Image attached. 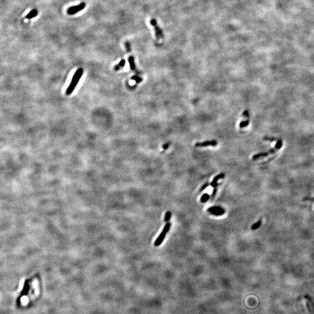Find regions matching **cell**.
I'll return each instance as SVG.
<instances>
[{
    "instance_id": "1",
    "label": "cell",
    "mask_w": 314,
    "mask_h": 314,
    "mask_svg": "<svg viewBox=\"0 0 314 314\" xmlns=\"http://www.w3.org/2000/svg\"><path fill=\"white\" fill-rule=\"evenodd\" d=\"M83 74V69L82 68H79L76 70V71L75 72L74 76L72 77L69 86H68L67 90H66V94L67 95H70L73 93V91L75 90V88H76L80 79H81Z\"/></svg>"
},
{
    "instance_id": "2",
    "label": "cell",
    "mask_w": 314,
    "mask_h": 314,
    "mask_svg": "<svg viewBox=\"0 0 314 314\" xmlns=\"http://www.w3.org/2000/svg\"><path fill=\"white\" fill-rule=\"evenodd\" d=\"M282 145H283L282 141L280 139H279V140H278V142H277V143H276V145L274 147H273L272 148H271V150L268 151L267 152H261V153H258V154H257L255 155H254V156L252 157V160H255L260 159L261 158L267 157V156H268L269 155L274 154V153L276 151H278V150H279L280 148L282 147Z\"/></svg>"
},
{
    "instance_id": "3",
    "label": "cell",
    "mask_w": 314,
    "mask_h": 314,
    "mask_svg": "<svg viewBox=\"0 0 314 314\" xmlns=\"http://www.w3.org/2000/svg\"><path fill=\"white\" fill-rule=\"evenodd\" d=\"M171 223L170 222H167L166 225L164 226V229H163L162 231L160 233V234L159 235V236H158V238L155 240V242L154 243V245L155 246H159L160 244H162V243L163 242V241L164 240L165 236H166V234L167 233V232H169L170 230V228H171Z\"/></svg>"
},
{
    "instance_id": "4",
    "label": "cell",
    "mask_w": 314,
    "mask_h": 314,
    "mask_svg": "<svg viewBox=\"0 0 314 314\" xmlns=\"http://www.w3.org/2000/svg\"><path fill=\"white\" fill-rule=\"evenodd\" d=\"M150 23L153 27H154L155 30V36H156L157 40H159L160 39H163L164 37V33H163L162 29L159 27V26L157 25V22L155 19H152L150 20Z\"/></svg>"
},
{
    "instance_id": "5",
    "label": "cell",
    "mask_w": 314,
    "mask_h": 314,
    "mask_svg": "<svg viewBox=\"0 0 314 314\" xmlns=\"http://www.w3.org/2000/svg\"><path fill=\"white\" fill-rule=\"evenodd\" d=\"M86 4L85 2H82V3L77 5H76V6H73L71 7H69V8H68L67 10V13L68 15H75V14L77 13V12H79L82 11L83 9H84L85 8V7H86Z\"/></svg>"
},
{
    "instance_id": "6",
    "label": "cell",
    "mask_w": 314,
    "mask_h": 314,
    "mask_svg": "<svg viewBox=\"0 0 314 314\" xmlns=\"http://www.w3.org/2000/svg\"><path fill=\"white\" fill-rule=\"evenodd\" d=\"M207 211L209 212L212 215L216 216L222 215L225 212V210L221 207H212L209 208L207 209Z\"/></svg>"
},
{
    "instance_id": "7",
    "label": "cell",
    "mask_w": 314,
    "mask_h": 314,
    "mask_svg": "<svg viewBox=\"0 0 314 314\" xmlns=\"http://www.w3.org/2000/svg\"><path fill=\"white\" fill-rule=\"evenodd\" d=\"M218 144V143L216 140L212 141H206L202 143H195V146L197 147H204L207 146H216Z\"/></svg>"
},
{
    "instance_id": "8",
    "label": "cell",
    "mask_w": 314,
    "mask_h": 314,
    "mask_svg": "<svg viewBox=\"0 0 314 314\" xmlns=\"http://www.w3.org/2000/svg\"><path fill=\"white\" fill-rule=\"evenodd\" d=\"M225 178V174L222 173L221 174H219L218 175L216 176L215 178H214L213 180H212V181L211 183V185L212 186V187H213L214 188H216V186H218V183H217V181H218L219 179H223Z\"/></svg>"
},
{
    "instance_id": "9",
    "label": "cell",
    "mask_w": 314,
    "mask_h": 314,
    "mask_svg": "<svg viewBox=\"0 0 314 314\" xmlns=\"http://www.w3.org/2000/svg\"><path fill=\"white\" fill-rule=\"evenodd\" d=\"M38 13H39L38 10L36 9H32L31 11L29 12V13H28L27 15L26 16V18L30 19L35 18V17H36L37 15H38Z\"/></svg>"
},
{
    "instance_id": "10",
    "label": "cell",
    "mask_w": 314,
    "mask_h": 314,
    "mask_svg": "<svg viewBox=\"0 0 314 314\" xmlns=\"http://www.w3.org/2000/svg\"><path fill=\"white\" fill-rule=\"evenodd\" d=\"M128 61H129V65H130V69L134 72L136 71V67L135 62H134V56H129Z\"/></svg>"
},
{
    "instance_id": "11",
    "label": "cell",
    "mask_w": 314,
    "mask_h": 314,
    "mask_svg": "<svg viewBox=\"0 0 314 314\" xmlns=\"http://www.w3.org/2000/svg\"><path fill=\"white\" fill-rule=\"evenodd\" d=\"M125 63H126V61H125L124 59H123V60H122L120 61L119 63H118V64L115 66L114 70H115V71H118V70H120V69H122V68H123L125 67Z\"/></svg>"
},
{
    "instance_id": "12",
    "label": "cell",
    "mask_w": 314,
    "mask_h": 314,
    "mask_svg": "<svg viewBox=\"0 0 314 314\" xmlns=\"http://www.w3.org/2000/svg\"><path fill=\"white\" fill-rule=\"evenodd\" d=\"M304 298H305L306 300H307L309 303H310L311 308H312V314H314V303H313L312 298H311L310 296H309L308 295H305V296H304Z\"/></svg>"
},
{
    "instance_id": "13",
    "label": "cell",
    "mask_w": 314,
    "mask_h": 314,
    "mask_svg": "<svg viewBox=\"0 0 314 314\" xmlns=\"http://www.w3.org/2000/svg\"><path fill=\"white\" fill-rule=\"evenodd\" d=\"M261 224H262V220L261 219H259L258 221H257V222L254 223L253 225L251 226V230H255L257 229H258L261 226Z\"/></svg>"
},
{
    "instance_id": "14",
    "label": "cell",
    "mask_w": 314,
    "mask_h": 314,
    "mask_svg": "<svg viewBox=\"0 0 314 314\" xmlns=\"http://www.w3.org/2000/svg\"><path fill=\"white\" fill-rule=\"evenodd\" d=\"M209 194H208L207 193H205V194H203L201 196V197L200 201L202 203H204L205 202H207V201L209 200Z\"/></svg>"
},
{
    "instance_id": "15",
    "label": "cell",
    "mask_w": 314,
    "mask_h": 314,
    "mask_svg": "<svg viewBox=\"0 0 314 314\" xmlns=\"http://www.w3.org/2000/svg\"><path fill=\"white\" fill-rule=\"evenodd\" d=\"M249 122H250L249 119H247L245 120H244V121L241 122L240 125H239L240 127V128H244V127H247L248 125H249Z\"/></svg>"
},
{
    "instance_id": "16",
    "label": "cell",
    "mask_w": 314,
    "mask_h": 314,
    "mask_svg": "<svg viewBox=\"0 0 314 314\" xmlns=\"http://www.w3.org/2000/svg\"><path fill=\"white\" fill-rule=\"evenodd\" d=\"M125 48L126 49V51L127 53H130L132 51V48H131V44L130 43V42L127 41L125 42Z\"/></svg>"
},
{
    "instance_id": "17",
    "label": "cell",
    "mask_w": 314,
    "mask_h": 314,
    "mask_svg": "<svg viewBox=\"0 0 314 314\" xmlns=\"http://www.w3.org/2000/svg\"><path fill=\"white\" fill-rule=\"evenodd\" d=\"M172 215L171 212L170 211H167L166 212V214H165V219L164 221L165 222H168L170 220V219H171V217Z\"/></svg>"
},
{
    "instance_id": "18",
    "label": "cell",
    "mask_w": 314,
    "mask_h": 314,
    "mask_svg": "<svg viewBox=\"0 0 314 314\" xmlns=\"http://www.w3.org/2000/svg\"><path fill=\"white\" fill-rule=\"evenodd\" d=\"M132 79L134 80L136 82V83H141L143 81V79L140 77L137 76V75H134V76H132Z\"/></svg>"
},
{
    "instance_id": "19",
    "label": "cell",
    "mask_w": 314,
    "mask_h": 314,
    "mask_svg": "<svg viewBox=\"0 0 314 314\" xmlns=\"http://www.w3.org/2000/svg\"><path fill=\"white\" fill-rule=\"evenodd\" d=\"M264 140H266V141H275L276 140H277V138H274V137H264Z\"/></svg>"
},
{
    "instance_id": "20",
    "label": "cell",
    "mask_w": 314,
    "mask_h": 314,
    "mask_svg": "<svg viewBox=\"0 0 314 314\" xmlns=\"http://www.w3.org/2000/svg\"><path fill=\"white\" fill-rule=\"evenodd\" d=\"M243 116H244V117H245V118H247V119H249V118H250V114H249V111H248L247 109L245 110L244 111V112H243Z\"/></svg>"
},
{
    "instance_id": "21",
    "label": "cell",
    "mask_w": 314,
    "mask_h": 314,
    "mask_svg": "<svg viewBox=\"0 0 314 314\" xmlns=\"http://www.w3.org/2000/svg\"><path fill=\"white\" fill-rule=\"evenodd\" d=\"M306 307H307V309H308V310L309 311V312L312 314V308H311V307L310 306V304H309V302L307 300H306Z\"/></svg>"
},
{
    "instance_id": "22",
    "label": "cell",
    "mask_w": 314,
    "mask_h": 314,
    "mask_svg": "<svg viewBox=\"0 0 314 314\" xmlns=\"http://www.w3.org/2000/svg\"><path fill=\"white\" fill-rule=\"evenodd\" d=\"M208 186H209V183H208V182H207V183H205L204 185L202 186L201 188H200V192H202V191H203V190H204L205 189V188H207V187Z\"/></svg>"
},
{
    "instance_id": "23",
    "label": "cell",
    "mask_w": 314,
    "mask_h": 314,
    "mask_svg": "<svg viewBox=\"0 0 314 314\" xmlns=\"http://www.w3.org/2000/svg\"><path fill=\"white\" fill-rule=\"evenodd\" d=\"M170 144H171V143H165V144H164V145H163V146H162L163 149L165 150H167V148H168L169 147Z\"/></svg>"
},
{
    "instance_id": "24",
    "label": "cell",
    "mask_w": 314,
    "mask_h": 314,
    "mask_svg": "<svg viewBox=\"0 0 314 314\" xmlns=\"http://www.w3.org/2000/svg\"><path fill=\"white\" fill-rule=\"evenodd\" d=\"M216 192H217V189H216V188H214V190H213V192H212V198H213L215 196V195L216 193Z\"/></svg>"
}]
</instances>
